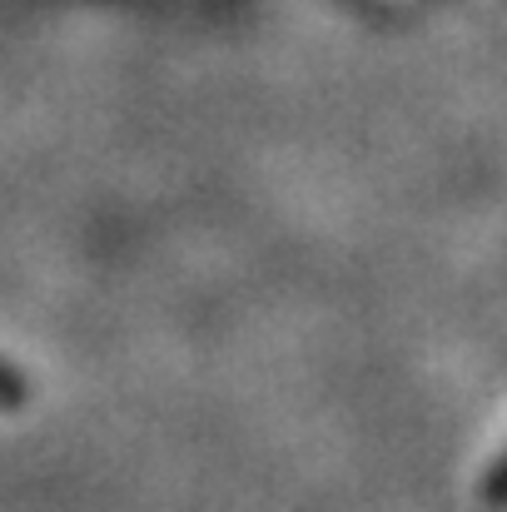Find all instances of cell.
<instances>
[{
	"mask_svg": "<svg viewBox=\"0 0 507 512\" xmlns=\"http://www.w3.org/2000/svg\"><path fill=\"white\" fill-rule=\"evenodd\" d=\"M25 403V378L0 358V408H20Z\"/></svg>",
	"mask_w": 507,
	"mask_h": 512,
	"instance_id": "1",
	"label": "cell"
}]
</instances>
